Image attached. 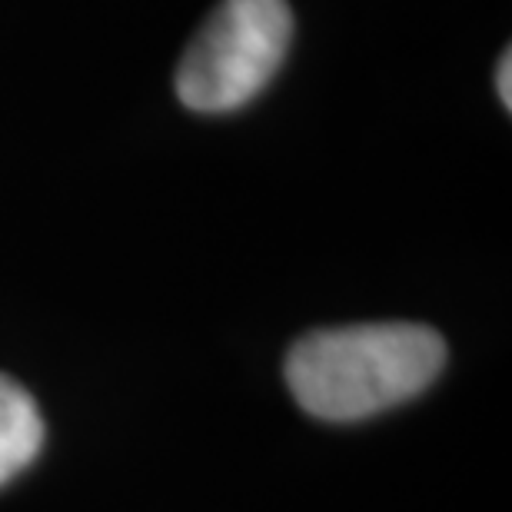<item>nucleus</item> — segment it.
Here are the masks:
<instances>
[{
    "label": "nucleus",
    "mask_w": 512,
    "mask_h": 512,
    "mask_svg": "<svg viewBox=\"0 0 512 512\" xmlns=\"http://www.w3.org/2000/svg\"><path fill=\"white\" fill-rule=\"evenodd\" d=\"M443 366V336L423 323H356L296 340L286 383L310 416L356 423L419 396Z\"/></svg>",
    "instance_id": "obj_1"
},
{
    "label": "nucleus",
    "mask_w": 512,
    "mask_h": 512,
    "mask_svg": "<svg viewBox=\"0 0 512 512\" xmlns=\"http://www.w3.org/2000/svg\"><path fill=\"white\" fill-rule=\"evenodd\" d=\"M293 40L286 0H223L177 67V97L197 114H230L276 77Z\"/></svg>",
    "instance_id": "obj_2"
},
{
    "label": "nucleus",
    "mask_w": 512,
    "mask_h": 512,
    "mask_svg": "<svg viewBox=\"0 0 512 512\" xmlns=\"http://www.w3.org/2000/svg\"><path fill=\"white\" fill-rule=\"evenodd\" d=\"M44 446V416L34 396L0 373V486L20 476Z\"/></svg>",
    "instance_id": "obj_3"
},
{
    "label": "nucleus",
    "mask_w": 512,
    "mask_h": 512,
    "mask_svg": "<svg viewBox=\"0 0 512 512\" xmlns=\"http://www.w3.org/2000/svg\"><path fill=\"white\" fill-rule=\"evenodd\" d=\"M496 94L503 97V104L509 110L512 107V57H509V50H503L499 67H496Z\"/></svg>",
    "instance_id": "obj_4"
}]
</instances>
